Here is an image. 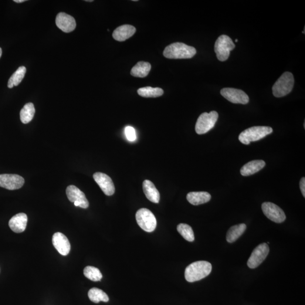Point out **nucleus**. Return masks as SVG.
I'll return each mask as SVG.
<instances>
[{"mask_svg": "<svg viewBox=\"0 0 305 305\" xmlns=\"http://www.w3.org/2000/svg\"><path fill=\"white\" fill-rule=\"evenodd\" d=\"M212 264L207 261L201 260L193 262L185 270V278L188 282L199 281L208 276L211 273Z\"/></svg>", "mask_w": 305, "mask_h": 305, "instance_id": "nucleus-1", "label": "nucleus"}, {"mask_svg": "<svg viewBox=\"0 0 305 305\" xmlns=\"http://www.w3.org/2000/svg\"><path fill=\"white\" fill-rule=\"evenodd\" d=\"M196 50L194 47L182 43H175L166 47L164 56L169 59H189L194 57Z\"/></svg>", "mask_w": 305, "mask_h": 305, "instance_id": "nucleus-2", "label": "nucleus"}, {"mask_svg": "<svg viewBox=\"0 0 305 305\" xmlns=\"http://www.w3.org/2000/svg\"><path fill=\"white\" fill-rule=\"evenodd\" d=\"M273 132V128L270 127L254 126L243 131L239 135V140L243 144L249 145L250 142L259 141Z\"/></svg>", "mask_w": 305, "mask_h": 305, "instance_id": "nucleus-3", "label": "nucleus"}, {"mask_svg": "<svg viewBox=\"0 0 305 305\" xmlns=\"http://www.w3.org/2000/svg\"><path fill=\"white\" fill-rule=\"evenodd\" d=\"M294 79L293 75L290 72L284 73L276 81L273 87V93L276 97L287 96L292 91Z\"/></svg>", "mask_w": 305, "mask_h": 305, "instance_id": "nucleus-4", "label": "nucleus"}, {"mask_svg": "<svg viewBox=\"0 0 305 305\" xmlns=\"http://www.w3.org/2000/svg\"><path fill=\"white\" fill-rule=\"evenodd\" d=\"M235 48V44L229 36H220L217 39L214 46L217 59L222 62L226 61L229 57L230 51Z\"/></svg>", "mask_w": 305, "mask_h": 305, "instance_id": "nucleus-5", "label": "nucleus"}, {"mask_svg": "<svg viewBox=\"0 0 305 305\" xmlns=\"http://www.w3.org/2000/svg\"><path fill=\"white\" fill-rule=\"evenodd\" d=\"M218 117V113L215 111H212L209 113H203L200 115L196 124V133L202 135L211 130L215 126Z\"/></svg>", "mask_w": 305, "mask_h": 305, "instance_id": "nucleus-6", "label": "nucleus"}, {"mask_svg": "<svg viewBox=\"0 0 305 305\" xmlns=\"http://www.w3.org/2000/svg\"><path fill=\"white\" fill-rule=\"evenodd\" d=\"M136 219L138 225L146 232L154 231L157 227V220L154 215L147 209H139L136 214Z\"/></svg>", "mask_w": 305, "mask_h": 305, "instance_id": "nucleus-7", "label": "nucleus"}, {"mask_svg": "<svg viewBox=\"0 0 305 305\" xmlns=\"http://www.w3.org/2000/svg\"><path fill=\"white\" fill-rule=\"evenodd\" d=\"M262 210L267 218L274 222L282 223L286 219L283 210L274 203L269 202L263 203Z\"/></svg>", "mask_w": 305, "mask_h": 305, "instance_id": "nucleus-8", "label": "nucleus"}, {"mask_svg": "<svg viewBox=\"0 0 305 305\" xmlns=\"http://www.w3.org/2000/svg\"><path fill=\"white\" fill-rule=\"evenodd\" d=\"M270 251L269 246L266 243L260 244L253 251L247 260V266L250 269H255L266 259Z\"/></svg>", "mask_w": 305, "mask_h": 305, "instance_id": "nucleus-9", "label": "nucleus"}, {"mask_svg": "<svg viewBox=\"0 0 305 305\" xmlns=\"http://www.w3.org/2000/svg\"><path fill=\"white\" fill-rule=\"evenodd\" d=\"M220 94L227 100L233 104H247L249 98L242 90L232 88H225L220 91Z\"/></svg>", "mask_w": 305, "mask_h": 305, "instance_id": "nucleus-10", "label": "nucleus"}, {"mask_svg": "<svg viewBox=\"0 0 305 305\" xmlns=\"http://www.w3.org/2000/svg\"><path fill=\"white\" fill-rule=\"evenodd\" d=\"M66 195L68 199L70 202H74L75 206L83 209H87L89 206V202L86 195L76 186L73 185L68 186Z\"/></svg>", "mask_w": 305, "mask_h": 305, "instance_id": "nucleus-11", "label": "nucleus"}, {"mask_svg": "<svg viewBox=\"0 0 305 305\" xmlns=\"http://www.w3.org/2000/svg\"><path fill=\"white\" fill-rule=\"evenodd\" d=\"M25 179L16 174L0 175V187L8 190H16L22 188Z\"/></svg>", "mask_w": 305, "mask_h": 305, "instance_id": "nucleus-12", "label": "nucleus"}, {"mask_svg": "<svg viewBox=\"0 0 305 305\" xmlns=\"http://www.w3.org/2000/svg\"><path fill=\"white\" fill-rule=\"evenodd\" d=\"M93 178L105 195L108 196L114 195L115 186L109 176L104 173L96 172L93 174Z\"/></svg>", "mask_w": 305, "mask_h": 305, "instance_id": "nucleus-13", "label": "nucleus"}, {"mask_svg": "<svg viewBox=\"0 0 305 305\" xmlns=\"http://www.w3.org/2000/svg\"><path fill=\"white\" fill-rule=\"evenodd\" d=\"M56 25L62 31L69 33L76 29V23L72 16L65 13L61 12L56 16Z\"/></svg>", "mask_w": 305, "mask_h": 305, "instance_id": "nucleus-14", "label": "nucleus"}, {"mask_svg": "<svg viewBox=\"0 0 305 305\" xmlns=\"http://www.w3.org/2000/svg\"><path fill=\"white\" fill-rule=\"evenodd\" d=\"M53 245L61 255L66 256L70 252L71 245L67 237L61 232H56L52 237Z\"/></svg>", "mask_w": 305, "mask_h": 305, "instance_id": "nucleus-15", "label": "nucleus"}, {"mask_svg": "<svg viewBox=\"0 0 305 305\" xmlns=\"http://www.w3.org/2000/svg\"><path fill=\"white\" fill-rule=\"evenodd\" d=\"M27 216L25 213H19L12 217L9 220V226L10 229L15 233H21L26 229Z\"/></svg>", "mask_w": 305, "mask_h": 305, "instance_id": "nucleus-16", "label": "nucleus"}, {"mask_svg": "<svg viewBox=\"0 0 305 305\" xmlns=\"http://www.w3.org/2000/svg\"><path fill=\"white\" fill-rule=\"evenodd\" d=\"M135 32V27L129 25H122L114 30L113 37L118 42H124L125 40L130 38Z\"/></svg>", "mask_w": 305, "mask_h": 305, "instance_id": "nucleus-17", "label": "nucleus"}, {"mask_svg": "<svg viewBox=\"0 0 305 305\" xmlns=\"http://www.w3.org/2000/svg\"><path fill=\"white\" fill-rule=\"evenodd\" d=\"M266 165L263 160H254L247 163L241 168L240 173L243 176H247L256 174L259 171Z\"/></svg>", "mask_w": 305, "mask_h": 305, "instance_id": "nucleus-18", "label": "nucleus"}, {"mask_svg": "<svg viewBox=\"0 0 305 305\" xmlns=\"http://www.w3.org/2000/svg\"><path fill=\"white\" fill-rule=\"evenodd\" d=\"M142 188L146 197L149 201L156 203L159 202L160 195L153 183L148 180H145L142 184Z\"/></svg>", "mask_w": 305, "mask_h": 305, "instance_id": "nucleus-19", "label": "nucleus"}, {"mask_svg": "<svg viewBox=\"0 0 305 305\" xmlns=\"http://www.w3.org/2000/svg\"><path fill=\"white\" fill-rule=\"evenodd\" d=\"M212 196L206 192H192L188 193L186 199L193 205H199L208 202Z\"/></svg>", "mask_w": 305, "mask_h": 305, "instance_id": "nucleus-20", "label": "nucleus"}, {"mask_svg": "<svg viewBox=\"0 0 305 305\" xmlns=\"http://www.w3.org/2000/svg\"><path fill=\"white\" fill-rule=\"evenodd\" d=\"M246 229V226L243 223L230 227L227 233V242L229 243L235 242L245 231Z\"/></svg>", "mask_w": 305, "mask_h": 305, "instance_id": "nucleus-21", "label": "nucleus"}, {"mask_svg": "<svg viewBox=\"0 0 305 305\" xmlns=\"http://www.w3.org/2000/svg\"><path fill=\"white\" fill-rule=\"evenodd\" d=\"M151 69V64L148 62H138L132 68L131 74L132 76L138 77L147 76Z\"/></svg>", "mask_w": 305, "mask_h": 305, "instance_id": "nucleus-22", "label": "nucleus"}, {"mask_svg": "<svg viewBox=\"0 0 305 305\" xmlns=\"http://www.w3.org/2000/svg\"><path fill=\"white\" fill-rule=\"evenodd\" d=\"M35 113V108L31 103L26 104L20 111V121L24 124L30 123L32 120Z\"/></svg>", "mask_w": 305, "mask_h": 305, "instance_id": "nucleus-23", "label": "nucleus"}, {"mask_svg": "<svg viewBox=\"0 0 305 305\" xmlns=\"http://www.w3.org/2000/svg\"><path fill=\"white\" fill-rule=\"evenodd\" d=\"M88 297L90 300L94 303H99L103 301L107 303L109 300L107 295L103 290L97 288H93L88 291Z\"/></svg>", "mask_w": 305, "mask_h": 305, "instance_id": "nucleus-24", "label": "nucleus"}, {"mask_svg": "<svg viewBox=\"0 0 305 305\" xmlns=\"http://www.w3.org/2000/svg\"><path fill=\"white\" fill-rule=\"evenodd\" d=\"M164 90L160 88L146 87L139 88L137 93L140 96L146 98H155L161 96L164 94Z\"/></svg>", "mask_w": 305, "mask_h": 305, "instance_id": "nucleus-25", "label": "nucleus"}, {"mask_svg": "<svg viewBox=\"0 0 305 305\" xmlns=\"http://www.w3.org/2000/svg\"><path fill=\"white\" fill-rule=\"evenodd\" d=\"M26 73V68L25 66H20L14 73L8 83L9 88H13L15 86H18L21 83Z\"/></svg>", "mask_w": 305, "mask_h": 305, "instance_id": "nucleus-26", "label": "nucleus"}, {"mask_svg": "<svg viewBox=\"0 0 305 305\" xmlns=\"http://www.w3.org/2000/svg\"><path fill=\"white\" fill-rule=\"evenodd\" d=\"M177 230L183 238L188 242H193L195 240L194 232L191 226L184 223L179 224Z\"/></svg>", "mask_w": 305, "mask_h": 305, "instance_id": "nucleus-27", "label": "nucleus"}, {"mask_svg": "<svg viewBox=\"0 0 305 305\" xmlns=\"http://www.w3.org/2000/svg\"><path fill=\"white\" fill-rule=\"evenodd\" d=\"M84 276L93 281H101L103 274L99 269L93 266H87L84 270Z\"/></svg>", "mask_w": 305, "mask_h": 305, "instance_id": "nucleus-28", "label": "nucleus"}, {"mask_svg": "<svg viewBox=\"0 0 305 305\" xmlns=\"http://www.w3.org/2000/svg\"><path fill=\"white\" fill-rule=\"evenodd\" d=\"M125 134L128 140L134 141L137 138L135 129L131 126H127L125 128Z\"/></svg>", "mask_w": 305, "mask_h": 305, "instance_id": "nucleus-29", "label": "nucleus"}, {"mask_svg": "<svg viewBox=\"0 0 305 305\" xmlns=\"http://www.w3.org/2000/svg\"><path fill=\"white\" fill-rule=\"evenodd\" d=\"M300 186L302 194L305 198V178L304 177L301 179Z\"/></svg>", "mask_w": 305, "mask_h": 305, "instance_id": "nucleus-30", "label": "nucleus"}, {"mask_svg": "<svg viewBox=\"0 0 305 305\" xmlns=\"http://www.w3.org/2000/svg\"><path fill=\"white\" fill-rule=\"evenodd\" d=\"M15 1L16 3H22L26 1V0H15V1Z\"/></svg>", "mask_w": 305, "mask_h": 305, "instance_id": "nucleus-31", "label": "nucleus"}, {"mask_svg": "<svg viewBox=\"0 0 305 305\" xmlns=\"http://www.w3.org/2000/svg\"><path fill=\"white\" fill-rule=\"evenodd\" d=\"M2 49L1 48V47H0V58H1V56H2Z\"/></svg>", "mask_w": 305, "mask_h": 305, "instance_id": "nucleus-32", "label": "nucleus"}, {"mask_svg": "<svg viewBox=\"0 0 305 305\" xmlns=\"http://www.w3.org/2000/svg\"><path fill=\"white\" fill-rule=\"evenodd\" d=\"M86 2H93V0H86V1H85Z\"/></svg>", "mask_w": 305, "mask_h": 305, "instance_id": "nucleus-33", "label": "nucleus"}, {"mask_svg": "<svg viewBox=\"0 0 305 305\" xmlns=\"http://www.w3.org/2000/svg\"><path fill=\"white\" fill-rule=\"evenodd\" d=\"M235 42H238V40H237V39H236V40H235Z\"/></svg>", "mask_w": 305, "mask_h": 305, "instance_id": "nucleus-34", "label": "nucleus"}]
</instances>
